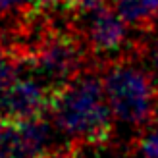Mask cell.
I'll return each mask as SVG.
<instances>
[{"label":"cell","mask_w":158,"mask_h":158,"mask_svg":"<svg viewBox=\"0 0 158 158\" xmlns=\"http://www.w3.org/2000/svg\"><path fill=\"white\" fill-rule=\"evenodd\" d=\"M50 112L60 131L72 139V145H104L114 133V110L104 79L89 66L56 91Z\"/></svg>","instance_id":"1"},{"label":"cell","mask_w":158,"mask_h":158,"mask_svg":"<svg viewBox=\"0 0 158 158\" xmlns=\"http://www.w3.org/2000/svg\"><path fill=\"white\" fill-rule=\"evenodd\" d=\"M137 48L104 62V89L116 120L135 129H145L154 122L158 106V87L151 73L141 66Z\"/></svg>","instance_id":"2"},{"label":"cell","mask_w":158,"mask_h":158,"mask_svg":"<svg viewBox=\"0 0 158 158\" xmlns=\"http://www.w3.org/2000/svg\"><path fill=\"white\" fill-rule=\"evenodd\" d=\"M72 19L93 58L112 60L133 50L137 44L129 41V23L116 12L110 0Z\"/></svg>","instance_id":"3"},{"label":"cell","mask_w":158,"mask_h":158,"mask_svg":"<svg viewBox=\"0 0 158 158\" xmlns=\"http://www.w3.org/2000/svg\"><path fill=\"white\" fill-rule=\"evenodd\" d=\"M56 89L48 87L35 75L18 77L0 93V123L23 122L41 118L50 112Z\"/></svg>","instance_id":"4"},{"label":"cell","mask_w":158,"mask_h":158,"mask_svg":"<svg viewBox=\"0 0 158 158\" xmlns=\"http://www.w3.org/2000/svg\"><path fill=\"white\" fill-rule=\"evenodd\" d=\"M110 4L139 33H151L158 27V0H110Z\"/></svg>","instance_id":"5"},{"label":"cell","mask_w":158,"mask_h":158,"mask_svg":"<svg viewBox=\"0 0 158 158\" xmlns=\"http://www.w3.org/2000/svg\"><path fill=\"white\" fill-rule=\"evenodd\" d=\"M23 68V60L19 50L12 41L0 39V93L8 89L19 77V69Z\"/></svg>","instance_id":"6"},{"label":"cell","mask_w":158,"mask_h":158,"mask_svg":"<svg viewBox=\"0 0 158 158\" xmlns=\"http://www.w3.org/2000/svg\"><path fill=\"white\" fill-rule=\"evenodd\" d=\"M139 154L143 158H158V120L145 127L143 137L139 139Z\"/></svg>","instance_id":"7"},{"label":"cell","mask_w":158,"mask_h":158,"mask_svg":"<svg viewBox=\"0 0 158 158\" xmlns=\"http://www.w3.org/2000/svg\"><path fill=\"white\" fill-rule=\"evenodd\" d=\"M104 2H108V0H69L68 14H69V18H73V15L85 14V12H89V10H93V8H97Z\"/></svg>","instance_id":"8"},{"label":"cell","mask_w":158,"mask_h":158,"mask_svg":"<svg viewBox=\"0 0 158 158\" xmlns=\"http://www.w3.org/2000/svg\"><path fill=\"white\" fill-rule=\"evenodd\" d=\"M39 12H52V14H68L69 0H33ZM69 15V14H68Z\"/></svg>","instance_id":"9"},{"label":"cell","mask_w":158,"mask_h":158,"mask_svg":"<svg viewBox=\"0 0 158 158\" xmlns=\"http://www.w3.org/2000/svg\"><path fill=\"white\" fill-rule=\"evenodd\" d=\"M152 39V43H151V50H152V68H154V72L158 73V27L152 29L151 33H145Z\"/></svg>","instance_id":"10"}]
</instances>
